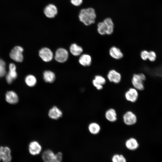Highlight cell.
Listing matches in <instances>:
<instances>
[{
  "label": "cell",
  "mask_w": 162,
  "mask_h": 162,
  "mask_svg": "<svg viewBox=\"0 0 162 162\" xmlns=\"http://www.w3.org/2000/svg\"><path fill=\"white\" fill-rule=\"evenodd\" d=\"M23 50V48L21 46H15L10 53V58L16 62H22L23 58L22 54Z\"/></svg>",
  "instance_id": "cell-4"
},
{
  "label": "cell",
  "mask_w": 162,
  "mask_h": 162,
  "mask_svg": "<svg viewBox=\"0 0 162 162\" xmlns=\"http://www.w3.org/2000/svg\"><path fill=\"white\" fill-rule=\"evenodd\" d=\"M126 148L131 150H134L139 147L137 140L134 138H131L127 140L125 143Z\"/></svg>",
  "instance_id": "cell-17"
},
{
  "label": "cell",
  "mask_w": 162,
  "mask_h": 162,
  "mask_svg": "<svg viewBox=\"0 0 162 162\" xmlns=\"http://www.w3.org/2000/svg\"><path fill=\"white\" fill-rule=\"evenodd\" d=\"M97 31L100 35H103L106 34V27L103 21L99 22L98 24Z\"/></svg>",
  "instance_id": "cell-25"
},
{
  "label": "cell",
  "mask_w": 162,
  "mask_h": 162,
  "mask_svg": "<svg viewBox=\"0 0 162 162\" xmlns=\"http://www.w3.org/2000/svg\"><path fill=\"white\" fill-rule=\"evenodd\" d=\"M105 116L107 120L110 122H115L117 119L116 111L112 108L106 111Z\"/></svg>",
  "instance_id": "cell-19"
},
{
  "label": "cell",
  "mask_w": 162,
  "mask_h": 162,
  "mask_svg": "<svg viewBox=\"0 0 162 162\" xmlns=\"http://www.w3.org/2000/svg\"><path fill=\"white\" fill-rule=\"evenodd\" d=\"M149 51L146 50H142L140 54V57L141 59L144 61L148 60Z\"/></svg>",
  "instance_id": "cell-29"
},
{
  "label": "cell",
  "mask_w": 162,
  "mask_h": 162,
  "mask_svg": "<svg viewBox=\"0 0 162 162\" xmlns=\"http://www.w3.org/2000/svg\"><path fill=\"white\" fill-rule=\"evenodd\" d=\"M43 11L45 16L49 19L55 18L58 13L57 7L52 3H50L46 5L44 7Z\"/></svg>",
  "instance_id": "cell-3"
},
{
  "label": "cell",
  "mask_w": 162,
  "mask_h": 162,
  "mask_svg": "<svg viewBox=\"0 0 162 162\" xmlns=\"http://www.w3.org/2000/svg\"><path fill=\"white\" fill-rule=\"evenodd\" d=\"M5 99L8 103L10 104H15L19 101V97L17 94L14 91H8L5 95Z\"/></svg>",
  "instance_id": "cell-13"
},
{
  "label": "cell",
  "mask_w": 162,
  "mask_h": 162,
  "mask_svg": "<svg viewBox=\"0 0 162 162\" xmlns=\"http://www.w3.org/2000/svg\"><path fill=\"white\" fill-rule=\"evenodd\" d=\"M70 50L73 55L76 56L80 55L83 52L82 47L76 44H73L71 45Z\"/></svg>",
  "instance_id": "cell-21"
},
{
  "label": "cell",
  "mask_w": 162,
  "mask_h": 162,
  "mask_svg": "<svg viewBox=\"0 0 162 162\" xmlns=\"http://www.w3.org/2000/svg\"><path fill=\"white\" fill-rule=\"evenodd\" d=\"M62 154L59 152L55 154L54 162H62Z\"/></svg>",
  "instance_id": "cell-31"
},
{
  "label": "cell",
  "mask_w": 162,
  "mask_h": 162,
  "mask_svg": "<svg viewBox=\"0 0 162 162\" xmlns=\"http://www.w3.org/2000/svg\"><path fill=\"white\" fill-rule=\"evenodd\" d=\"M103 22L106 27V34L109 35L112 34L114 28V24L112 19L110 17H107L104 20Z\"/></svg>",
  "instance_id": "cell-18"
},
{
  "label": "cell",
  "mask_w": 162,
  "mask_h": 162,
  "mask_svg": "<svg viewBox=\"0 0 162 162\" xmlns=\"http://www.w3.org/2000/svg\"><path fill=\"white\" fill-rule=\"evenodd\" d=\"M1 157L0 155V161H1Z\"/></svg>",
  "instance_id": "cell-35"
},
{
  "label": "cell",
  "mask_w": 162,
  "mask_h": 162,
  "mask_svg": "<svg viewBox=\"0 0 162 162\" xmlns=\"http://www.w3.org/2000/svg\"><path fill=\"white\" fill-rule=\"evenodd\" d=\"M17 76V74L15 70H10L6 76V80L7 82L10 84L12 83L13 81L16 78Z\"/></svg>",
  "instance_id": "cell-23"
},
{
  "label": "cell",
  "mask_w": 162,
  "mask_h": 162,
  "mask_svg": "<svg viewBox=\"0 0 162 162\" xmlns=\"http://www.w3.org/2000/svg\"><path fill=\"white\" fill-rule=\"evenodd\" d=\"M121 77L120 74L114 69L110 70L107 74V78L109 80L115 84L120 82Z\"/></svg>",
  "instance_id": "cell-11"
},
{
  "label": "cell",
  "mask_w": 162,
  "mask_h": 162,
  "mask_svg": "<svg viewBox=\"0 0 162 162\" xmlns=\"http://www.w3.org/2000/svg\"><path fill=\"white\" fill-rule=\"evenodd\" d=\"M123 120L126 124L131 125L136 123L137 121V117L136 115L132 112L128 111L124 115Z\"/></svg>",
  "instance_id": "cell-10"
},
{
  "label": "cell",
  "mask_w": 162,
  "mask_h": 162,
  "mask_svg": "<svg viewBox=\"0 0 162 162\" xmlns=\"http://www.w3.org/2000/svg\"><path fill=\"white\" fill-rule=\"evenodd\" d=\"M94 79L98 83L102 85H104L106 82L105 79L102 76L100 75H96Z\"/></svg>",
  "instance_id": "cell-28"
},
{
  "label": "cell",
  "mask_w": 162,
  "mask_h": 162,
  "mask_svg": "<svg viewBox=\"0 0 162 162\" xmlns=\"http://www.w3.org/2000/svg\"><path fill=\"white\" fill-rule=\"evenodd\" d=\"M112 162H126L125 157L122 154H115L112 157Z\"/></svg>",
  "instance_id": "cell-26"
},
{
  "label": "cell",
  "mask_w": 162,
  "mask_h": 162,
  "mask_svg": "<svg viewBox=\"0 0 162 162\" xmlns=\"http://www.w3.org/2000/svg\"><path fill=\"white\" fill-rule=\"evenodd\" d=\"M0 155L3 162H10L12 160L11 150L7 146L0 147Z\"/></svg>",
  "instance_id": "cell-9"
},
{
  "label": "cell",
  "mask_w": 162,
  "mask_h": 162,
  "mask_svg": "<svg viewBox=\"0 0 162 162\" xmlns=\"http://www.w3.org/2000/svg\"><path fill=\"white\" fill-rule=\"evenodd\" d=\"M109 53L111 57L116 59H120L123 56V54L121 50L115 46H112L110 48Z\"/></svg>",
  "instance_id": "cell-14"
},
{
  "label": "cell",
  "mask_w": 162,
  "mask_h": 162,
  "mask_svg": "<svg viewBox=\"0 0 162 162\" xmlns=\"http://www.w3.org/2000/svg\"><path fill=\"white\" fill-rule=\"evenodd\" d=\"M137 90L134 88H130L125 93V97L128 101L131 102H136L138 98Z\"/></svg>",
  "instance_id": "cell-12"
},
{
  "label": "cell",
  "mask_w": 162,
  "mask_h": 162,
  "mask_svg": "<svg viewBox=\"0 0 162 162\" xmlns=\"http://www.w3.org/2000/svg\"><path fill=\"white\" fill-rule=\"evenodd\" d=\"M68 56V52L66 49L63 48H59L56 52L55 58L57 62L63 63L67 60Z\"/></svg>",
  "instance_id": "cell-6"
},
{
  "label": "cell",
  "mask_w": 162,
  "mask_h": 162,
  "mask_svg": "<svg viewBox=\"0 0 162 162\" xmlns=\"http://www.w3.org/2000/svg\"><path fill=\"white\" fill-rule=\"evenodd\" d=\"M55 154L50 149L44 151L42 154V158L44 162H54Z\"/></svg>",
  "instance_id": "cell-15"
},
{
  "label": "cell",
  "mask_w": 162,
  "mask_h": 162,
  "mask_svg": "<svg viewBox=\"0 0 162 162\" xmlns=\"http://www.w3.org/2000/svg\"><path fill=\"white\" fill-rule=\"evenodd\" d=\"M49 117L51 119L57 120L62 117L63 112L57 106H54L49 110L48 112Z\"/></svg>",
  "instance_id": "cell-5"
},
{
  "label": "cell",
  "mask_w": 162,
  "mask_h": 162,
  "mask_svg": "<svg viewBox=\"0 0 162 162\" xmlns=\"http://www.w3.org/2000/svg\"><path fill=\"white\" fill-rule=\"evenodd\" d=\"M78 17L79 21L84 25L88 26L95 23L96 15L94 8L88 7L81 9Z\"/></svg>",
  "instance_id": "cell-1"
},
{
  "label": "cell",
  "mask_w": 162,
  "mask_h": 162,
  "mask_svg": "<svg viewBox=\"0 0 162 162\" xmlns=\"http://www.w3.org/2000/svg\"><path fill=\"white\" fill-rule=\"evenodd\" d=\"M146 76L142 73L134 74L131 80L134 88L138 90L142 91L144 89V82L146 80Z\"/></svg>",
  "instance_id": "cell-2"
},
{
  "label": "cell",
  "mask_w": 162,
  "mask_h": 162,
  "mask_svg": "<svg viewBox=\"0 0 162 162\" xmlns=\"http://www.w3.org/2000/svg\"><path fill=\"white\" fill-rule=\"evenodd\" d=\"M40 58L46 62L51 61L53 57V54L51 50L48 48L44 47L41 49L39 52Z\"/></svg>",
  "instance_id": "cell-7"
},
{
  "label": "cell",
  "mask_w": 162,
  "mask_h": 162,
  "mask_svg": "<svg viewBox=\"0 0 162 162\" xmlns=\"http://www.w3.org/2000/svg\"><path fill=\"white\" fill-rule=\"evenodd\" d=\"M28 150L30 153L32 155H37L41 152L42 146L36 140L33 141L29 144Z\"/></svg>",
  "instance_id": "cell-8"
},
{
  "label": "cell",
  "mask_w": 162,
  "mask_h": 162,
  "mask_svg": "<svg viewBox=\"0 0 162 162\" xmlns=\"http://www.w3.org/2000/svg\"><path fill=\"white\" fill-rule=\"evenodd\" d=\"M92 83L94 86L98 90H100L103 88V86L98 83L94 79L92 80Z\"/></svg>",
  "instance_id": "cell-33"
},
{
  "label": "cell",
  "mask_w": 162,
  "mask_h": 162,
  "mask_svg": "<svg viewBox=\"0 0 162 162\" xmlns=\"http://www.w3.org/2000/svg\"><path fill=\"white\" fill-rule=\"evenodd\" d=\"M25 82L28 86L32 87L36 85L37 83V80L36 77L33 75H29L26 77Z\"/></svg>",
  "instance_id": "cell-24"
},
{
  "label": "cell",
  "mask_w": 162,
  "mask_h": 162,
  "mask_svg": "<svg viewBox=\"0 0 162 162\" xmlns=\"http://www.w3.org/2000/svg\"><path fill=\"white\" fill-rule=\"evenodd\" d=\"M9 70H16V67L15 65L13 63H10L9 65Z\"/></svg>",
  "instance_id": "cell-34"
},
{
  "label": "cell",
  "mask_w": 162,
  "mask_h": 162,
  "mask_svg": "<svg viewBox=\"0 0 162 162\" xmlns=\"http://www.w3.org/2000/svg\"><path fill=\"white\" fill-rule=\"evenodd\" d=\"M88 128L90 133L94 135L98 134L100 130V126L96 122L90 123L88 126Z\"/></svg>",
  "instance_id": "cell-22"
},
{
  "label": "cell",
  "mask_w": 162,
  "mask_h": 162,
  "mask_svg": "<svg viewBox=\"0 0 162 162\" xmlns=\"http://www.w3.org/2000/svg\"><path fill=\"white\" fill-rule=\"evenodd\" d=\"M71 4L75 7H79L82 4L83 0H70Z\"/></svg>",
  "instance_id": "cell-32"
},
{
  "label": "cell",
  "mask_w": 162,
  "mask_h": 162,
  "mask_svg": "<svg viewBox=\"0 0 162 162\" xmlns=\"http://www.w3.org/2000/svg\"><path fill=\"white\" fill-rule=\"evenodd\" d=\"M157 58V55L156 52L154 51H149L148 60L151 62H154Z\"/></svg>",
  "instance_id": "cell-30"
},
{
  "label": "cell",
  "mask_w": 162,
  "mask_h": 162,
  "mask_svg": "<svg viewBox=\"0 0 162 162\" xmlns=\"http://www.w3.org/2000/svg\"><path fill=\"white\" fill-rule=\"evenodd\" d=\"M6 73L5 62L3 60L0 59V77L4 76Z\"/></svg>",
  "instance_id": "cell-27"
},
{
  "label": "cell",
  "mask_w": 162,
  "mask_h": 162,
  "mask_svg": "<svg viewBox=\"0 0 162 162\" xmlns=\"http://www.w3.org/2000/svg\"><path fill=\"white\" fill-rule=\"evenodd\" d=\"M79 61L81 65L84 66H88L91 64L92 62V57L88 54H83L80 56Z\"/></svg>",
  "instance_id": "cell-16"
},
{
  "label": "cell",
  "mask_w": 162,
  "mask_h": 162,
  "mask_svg": "<svg viewBox=\"0 0 162 162\" xmlns=\"http://www.w3.org/2000/svg\"><path fill=\"white\" fill-rule=\"evenodd\" d=\"M43 78L45 82L51 83L54 81L55 75L50 70H46L44 72Z\"/></svg>",
  "instance_id": "cell-20"
}]
</instances>
